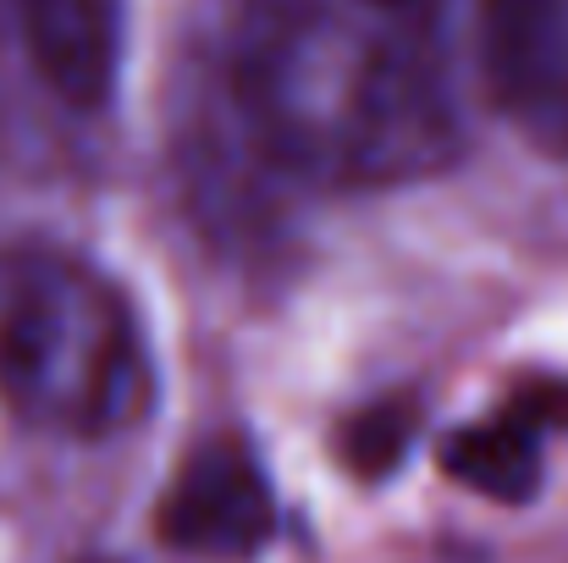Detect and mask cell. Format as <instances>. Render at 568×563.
Wrapping results in <instances>:
<instances>
[{
  "label": "cell",
  "mask_w": 568,
  "mask_h": 563,
  "mask_svg": "<svg viewBox=\"0 0 568 563\" xmlns=\"http://www.w3.org/2000/svg\"><path fill=\"white\" fill-rule=\"evenodd\" d=\"M226 105L287 183H414L464 150L442 0H243Z\"/></svg>",
  "instance_id": "6da1fadb"
},
{
  "label": "cell",
  "mask_w": 568,
  "mask_h": 563,
  "mask_svg": "<svg viewBox=\"0 0 568 563\" xmlns=\"http://www.w3.org/2000/svg\"><path fill=\"white\" fill-rule=\"evenodd\" d=\"M0 403L55 436L105 442L155 403V360L128 293L72 249L0 254Z\"/></svg>",
  "instance_id": "7a4b0ae2"
},
{
  "label": "cell",
  "mask_w": 568,
  "mask_h": 563,
  "mask_svg": "<svg viewBox=\"0 0 568 563\" xmlns=\"http://www.w3.org/2000/svg\"><path fill=\"white\" fill-rule=\"evenodd\" d=\"M155 531L172 553L204 563L260 559L276 536V492L260 453L232 431L204 436L172 475L155 509Z\"/></svg>",
  "instance_id": "3957f363"
},
{
  "label": "cell",
  "mask_w": 568,
  "mask_h": 563,
  "mask_svg": "<svg viewBox=\"0 0 568 563\" xmlns=\"http://www.w3.org/2000/svg\"><path fill=\"white\" fill-rule=\"evenodd\" d=\"M480 67L525 133L568 150V0H480Z\"/></svg>",
  "instance_id": "277c9868"
},
{
  "label": "cell",
  "mask_w": 568,
  "mask_h": 563,
  "mask_svg": "<svg viewBox=\"0 0 568 563\" xmlns=\"http://www.w3.org/2000/svg\"><path fill=\"white\" fill-rule=\"evenodd\" d=\"M568 431V381H525L491 420L458 425L442 442V470L497 503H530L541 492V448Z\"/></svg>",
  "instance_id": "5b68a950"
},
{
  "label": "cell",
  "mask_w": 568,
  "mask_h": 563,
  "mask_svg": "<svg viewBox=\"0 0 568 563\" xmlns=\"http://www.w3.org/2000/svg\"><path fill=\"white\" fill-rule=\"evenodd\" d=\"M28 56L55 100L100 111L122 72L128 0H17Z\"/></svg>",
  "instance_id": "8992f818"
},
{
  "label": "cell",
  "mask_w": 568,
  "mask_h": 563,
  "mask_svg": "<svg viewBox=\"0 0 568 563\" xmlns=\"http://www.w3.org/2000/svg\"><path fill=\"white\" fill-rule=\"evenodd\" d=\"M414 403H403V398H381L371 409H359V414H348L343 420V431H337V453H343V464L354 470V475H365V481H381V475H392L397 464H403V453L414 448Z\"/></svg>",
  "instance_id": "52a82bcc"
}]
</instances>
